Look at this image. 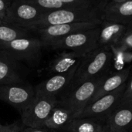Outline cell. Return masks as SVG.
I'll return each mask as SVG.
<instances>
[{"mask_svg": "<svg viewBox=\"0 0 132 132\" xmlns=\"http://www.w3.org/2000/svg\"><path fill=\"white\" fill-rule=\"evenodd\" d=\"M102 22L101 9L97 6L88 8H67L45 12L35 22L30 30H36L50 26L87 22Z\"/></svg>", "mask_w": 132, "mask_h": 132, "instance_id": "1", "label": "cell"}, {"mask_svg": "<svg viewBox=\"0 0 132 132\" xmlns=\"http://www.w3.org/2000/svg\"><path fill=\"white\" fill-rule=\"evenodd\" d=\"M110 48L97 47L87 53L76 70L68 88L106 75L113 58V53Z\"/></svg>", "mask_w": 132, "mask_h": 132, "instance_id": "2", "label": "cell"}, {"mask_svg": "<svg viewBox=\"0 0 132 132\" xmlns=\"http://www.w3.org/2000/svg\"><path fill=\"white\" fill-rule=\"evenodd\" d=\"M104 76L68 88L57 98V105L70 110L76 118L91 101Z\"/></svg>", "mask_w": 132, "mask_h": 132, "instance_id": "3", "label": "cell"}, {"mask_svg": "<svg viewBox=\"0 0 132 132\" xmlns=\"http://www.w3.org/2000/svg\"><path fill=\"white\" fill-rule=\"evenodd\" d=\"M99 32L100 26L94 29L74 32L56 41L50 48L87 54L98 47Z\"/></svg>", "mask_w": 132, "mask_h": 132, "instance_id": "4", "label": "cell"}, {"mask_svg": "<svg viewBox=\"0 0 132 132\" xmlns=\"http://www.w3.org/2000/svg\"><path fill=\"white\" fill-rule=\"evenodd\" d=\"M44 12L29 0H15L9 5L3 21L30 30L32 26Z\"/></svg>", "mask_w": 132, "mask_h": 132, "instance_id": "5", "label": "cell"}, {"mask_svg": "<svg viewBox=\"0 0 132 132\" xmlns=\"http://www.w3.org/2000/svg\"><path fill=\"white\" fill-rule=\"evenodd\" d=\"M57 103V98L54 97H35L34 101L22 113V124L26 128H45V122Z\"/></svg>", "mask_w": 132, "mask_h": 132, "instance_id": "6", "label": "cell"}, {"mask_svg": "<svg viewBox=\"0 0 132 132\" xmlns=\"http://www.w3.org/2000/svg\"><path fill=\"white\" fill-rule=\"evenodd\" d=\"M126 85L127 84L97 101L90 102L77 118H94L106 120L109 114L120 104Z\"/></svg>", "mask_w": 132, "mask_h": 132, "instance_id": "7", "label": "cell"}, {"mask_svg": "<svg viewBox=\"0 0 132 132\" xmlns=\"http://www.w3.org/2000/svg\"><path fill=\"white\" fill-rule=\"evenodd\" d=\"M43 43L40 39L32 37L16 39L0 48L10 53L19 61L36 62L40 56Z\"/></svg>", "mask_w": 132, "mask_h": 132, "instance_id": "8", "label": "cell"}, {"mask_svg": "<svg viewBox=\"0 0 132 132\" xmlns=\"http://www.w3.org/2000/svg\"><path fill=\"white\" fill-rule=\"evenodd\" d=\"M35 97L34 88L26 83L0 85V101L18 109L21 114L34 101Z\"/></svg>", "mask_w": 132, "mask_h": 132, "instance_id": "9", "label": "cell"}, {"mask_svg": "<svg viewBox=\"0 0 132 132\" xmlns=\"http://www.w3.org/2000/svg\"><path fill=\"white\" fill-rule=\"evenodd\" d=\"M102 22H77L61 24L47 26L43 29H39L36 31L40 36V40L43 46L50 47L56 41L73 34L74 32L90 29L99 26Z\"/></svg>", "mask_w": 132, "mask_h": 132, "instance_id": "10", "label": "cell"}, {"mask_svg": "<svg viewBox=\"0 0 132 132\" xmlns=\"http://www.w3.org/2000/svg\"><path fill=\"white\" fill-rule=\"evenodd\" d=\"M75 72L55 74L49 79L41 82L34 88L36 97L58 98L69 87L74 77Z\"/></svg>", "mask_w": 132, "mask_h": 132, "instance_id": "11", "label": "cell"}, {"mask_svg": "<svg viewBox=\"0 0 132 132\" xmlns=\"http://www.w3.org/2000/svg\"><path fill=\"white\" fill-rule=\"evenodd\" d=\"M20 61L5 50H0V85L23 84Z\"/></svg>", "mask_w": 132, "mask_h": 132, "instance_id": "12", "label": "cell"}, {"mask_svg": "<svg viewBox=\"0 0 132 132\" xmlns=\"http://www.w3.org/2000/svg\"><path fill=\"white\" fill-rule=\"evenodd\" d=\"M107 132H132V104L120 103L106 119Z\"/></svg>", "mask_w": 132, "mask_h": 132, "instance_id": "13", "label": "cell"}, {"mask_svg": "<svg viewBox=\"0 0 132 132\" xmlns=\"http://www.w3.org/2000/svg\"><path fill=\"white\" fill-rule=\"evenodd\" d=\"M102 20L132 26V0L109 1L101 8Z\"/></svg>", "mask_w": 132, "mask_h": 132, "instance_id": "14", "label": "cell"}, {"mask_svg": "<svg viewBox=\"0 0 132 132\" xmlns=\"http://www.w3.org/2000/svg\"><path fill=\"white\" fill-rule=\"evenodd\" d=\"M86 55L73 51H63L51 61L48 71L53 75L76 72Z\"/></svg>", "mask_w": 132, "mask_h": 132, "instance_id": "15", "label": "cell"}, {"mask_svg": "<svg viewBox=\"0 0 132 132\" xmlns=\"http://www.w3.org/2000/svg\"><path fill=\"white\" fill-rule=\"evenodd\" d=\"M131 28V25L102 20V22L100 25V32L97 42L98 47L115 46L123 35Z\"/></svg>", "mask_w": 132, "mask_h": 132, "instance_id": "16", "label": "cell"}, {"mask_svg": "<svg viewBox=\"0 0 132 132\" xmlns=\"http://www.w3.org/2000/svg\"><path fill=\"white\" fill-rule=\"evenodd\" d=\"M130 74V69H125L111 74L107 73L102 79L94 96L90 102L95 101L101 97L111 93L126 84ZM89 103V104H90Z\"/></svg>", "mask_w": 132, "mask_h": 132, "instance_id": "17", "label": "cell"}, {"mask_svg": "<svg viewBox=\"0 0 132 132\" xmlns=\"http://www.w3.org/2000/svg\"><path fill=\"white\" fill-rule=\"evenodd\" d=\"M106 120L94 118H77L60 132H105Z\"/></svg>", "mask_w": 132, "mask_h": 132, "instance_id": "18", "label": "cell"}, {"mask_svg": "<svg viewBox=\"0 0 132 132\" xmlns=\"http://www.w3.org/2000/svg\"><path fill=\"white\" fill-rule=\"evenodd\" d=\"M75 118L74 114L67 108L56 105L45 122V128L60 132Z\"/></svg>", "mask_w": 132, "mask_h": 132, "instance_id": "19", "label": "cell"}, {"mask_svg": "<svg viewBox=\"0 0 132 132\" xmlns=\"http://www.w3.org/2000/svg\"><path fill=\"white\" fill-rule=\"evenodd\" d=\"M29 31L26 29L4 23L0 25V48L19 38L29 37Z\"/></svg>", "mask_w": 132, "mask_h": 132, "instance_id": "20", "label": "cell"}, {"mask_svg": "<svg viewBox=\"0 0 132 132\" xmlns=\"http://www.w3.org/2000/svg\"><path fill=\"white\" fill-rule=\"evenodd\" d=\"M44 12H49L61 9L73 8L59 0H29Z\"/></svg>", "mask_w": 132, "mask_h": 132, "instance_id": "21", "label": "cell"}, {"mask_svg": "<svg viewBox=\"0 0 132 132\" xmlns=\"http://www.w3.org/2000/svg\"><path fill=\"white\" fill-rule=\"evenodd\" d=\"M73 8H88L97 6L98 0H59Z\"/></svg>", "mask_w": 132, "mask_h": 132, "instance_id": "22", "label": "cell"}, {"mask_svg": "<svg viewBox=\"0 0 132 132\" xmlns=\"http://www.w3.org/2000/svg\"><path fill=\"white\" fill-rule=\"evenodd\" d=\"M119 50H132V28L128 29L118 41L115 46Z\"/></svg>", "mask_w": 132, "mask_h": 132, "instance_id": "23", "label": "cell"}, {"mask_svg": "<svg viewBox=\"0 0 132 132\" xmlns=\"http://www.w3.org/2000/svg\"><path fill=\"white\" fill-rule=\"evenodd\" d=\"M121 104H132V79L128 84L126 85L125 92L121 97Z\"/></svg>", "mask_w": 132, "mask_h": 132, "instance_id": "24", "label": "cell"}, {"mask_svg": "<svg viewBox=\"0 0 132 132\" xmlns=\"http://www.w3.org/2000/svg\"><path fill=\"white\" fill-rule=\"evenodd\" d=\"M22 129V128L20 122L16 121L12 125H5L4 129L1 132H20Z\"/></svg>", "mask_w": 132, "mask_h": 132, "instance_id": "25", "label": "cell"}, {"mask_svg": "<svg viewBox=\"0 0 132 132\" xmlns=\"http://www.w3.org/2000/svg\"><path fill=\"white\" fill-rule=\"evenodd\" d=\"M10 4L7 2L6 0H0V19L3 20L6 14L7 9Z\"/></svg>", "mask_w": 132, "mask_h": 132, "instance_id": "26", "label": "cell"}, {"mask_svg": "<svg viewBox=\"0 0 132 132\" xmlns=\"http://www.w3.org/2000/svg\"><path fill=\"white\" fill-rule=\"evenodd\" d=\"M20 132H49V129L46 128H22Z\"/></svg>", "mask_w": 132, "mask_h": 132, "instance_id": "27", "label": "cell"}, {"mask_svg": "<svg viewBox=\"0 0 132 132\" xmlns=\"http://www.w3.org/2000/svg\"><path fill=\"white\" fill-rule=\"evenodd\" d=\"M5 127V125H1V123H0V132L4 129Z\"/></svg>", "mask_w": 132, "mask_h": 132, "instance_id": "28", "label": "cell"}, {"mask_svg": "<svg viewBox=\"0 0 132 132\" xmlns=\"http://www.w3.org/2000/svg\"><path fill=\"white\" fill-rule=\"evenodd\" d=\"M111 1H114V2H122V1H128V0H111Z\"/></svg>", "mask_w": 132, "mask_h": 132, "instance_id": "29", "label": "cell"}, {"mask_svg": "<svg viewBox=\"0 0 132 132\" xmlns=\"http://www.w3.org/2000/svg\"><path fill=\"white\" fill-rule=\"evenodd\" d=\"M4 23H5V22L2 19H0V25H1V24H4Z\"/></svg>", "mask_w": 132, "mask_h": 132, "instance_id": "30", "label": "cell"}, {"mask_svg": "<svg viewBox=\"0 0 132 132\" xmlns=\"http://www.w3.org/2000/svg\"><path fill=\"white\" fill-rule=\"evenodd\" d=\"M105 132H106V131H105Z\"/></svg>", "mask_w": 132, "mask_h": 132, "instance_id": "31", "label": "cell"}, {"mask_svg": "<svg viewBox=\"0 0 132 132\" xmlns=\"http://www.w3.org/2000/svg\"><path fill=\"white\" fill-rule=\"evenodd\" d=\"M106 132H107V131H106Z\"/></svg>", "mask_w": 132, "mask_h": 132, "instance_id": "32", "label": "cell"}]
</instances>
